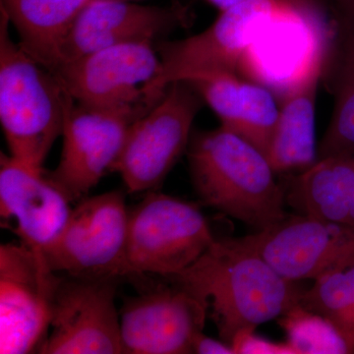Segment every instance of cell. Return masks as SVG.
<instances>
[{"label": "cell", "mask_w": 354, "mask_h": 354, "mask_svg": "<svg viewBox=\"0 0 354 354\" xmlns=\"http://www.w3.org/2000/svg\"><path fill=\"white\" fill-rule=\"evenodd\" d=\"M71 203L44 169L1 153L0 215L21 243L44 256L66 225Z\"/></svg>", "instance_id": "obj_15"}, {"label": "cell", "mask_w": 354, "mask_h": 354, "mask_svg": "<svg viewBox=\"0 0 354 354\" xmlns=\"http://www.w3.org/2000/svg\"><path fill=\"white\" fill-rule=\"evenodd\" d=\"M167 279L208 302L221 339L230 346L239 335L286 315L306 290L239 239H215L196 262Z\"/></svg>", "instance_id": "obj_1"}, {"label": "cell", "mask_w": 354, "mask_h": 354, "mask_svg": "<svg viewBox=\"0 0 354 354\" xmlns=\"http://www.w3.org/2000/svg\"><path fill=\"white\" fill-rule=\"evenodd\" d=\"M92 0H0L23 50L53 72L58 48Z\"/></svg>", "instance_id": "obj_20"}, {"label": "cell", "mask_w": 354, "mask_h": 354, "mask_svg": "<svg viewBox=\"0 0 354 354\" xmlns=\"http://www.w3.org/2000/svg\"><path fill=\"white\" fill-rule=\"evenodd\" d=\"M192 353L198 354H232L235 353L230 344L223 342V339H213L207 337L204 333H200L195 337L192 344Z\"/></svg>", "instance_id": "obj_25"}, {"label": "cell", "mask_w": 354, "mask_h": 354, "mask_svg": "<svg viewBox=\"0 0 354 354\" xmlns=\"http://www.w3.org/2000/svg\"><path fill=\"white\" fill-rule=\"evenodd\" d=\"M337 22L332 58L335 106L318 148L319 158L354 150V34Z\"/></svg>", "instance_id": "obj_21"}, {"label": "cell", "mask_w": 354, "mask_h": 354, "mask_svg": "<svg viewBox=\"0 0 354 354\" xmlns=\"http://www.w3.org/2000/svg\"><path fill=\"white\" fill-rule=\"evenodd\" d=\"M185 82L213 109L221 127L246 139L267 156L279 108L270 88L241 78L237 72H216Z\"/></svg>", "instance_id": "obj_17"}, {"label": "cell", "mask_w": 354, "mask_h": 354, "mask_svg": "<svg viewBox=\"0 0 354 354\" xmlns=\"http://www.w3.org/2000/svg\"><path fill=\"white\" fill-rule=\"evenodd\" d=\"M297 353L354 354L353 346L323 316L297 305L279 319Z\"/></svg>", "instance_id": "obj_23"}, {"label": "cell", "mask_w": 354, "mask_h": 354, "mask_svg": "<svg viewBox=\"0 0 354 354\" xmlns=\"http://www.w3.org/2000/svg\"><path fill=\"white\" fill-rule=\"evenodd\" d=\"M115 291L113 279L62 277L38 353H123Z\"/></svg>", "instance_id": "obj_13"}, {"label": "cell", "mask_w": 354, "mask_h": 354, "mask_svg": "<svg viewBox=\"0 0 354 354\" xmlns=\"http://www.w3.org/2000/svg\"><path fill=\"white\" fill-rule=\"evenodd\" d=\"M62 277L24 244L0 246V353H38Z\"/></svg>", "instance_id": "obj_9"}, {"label": "cell", "mask_w": 354, "mask_h": 354, "mask_svg": "<svg viewBox=\"0 0 354 354\" xmlns=\"http://www.w3.org/2000/svg\"><path fill=\"white\" fill-rule=\"evenodd\" d=\"M152 108L92 109L70 100L62 130V157L48 177L70 201H81L111 171L132 123Z\"/></svg>", "instance_id": "obj_10"}, {"label": "cell", "mask_w": 354, "mask_h": 354, "mask_svg": "<svg viewBox=\"0 0 354 354\" xmlns=\"http://www.w3.org/2000/svg\"><path fill=\"white\" fill-rule=\"evenodd\" d=\"M202 102L190 84L174 82L148 113L132 123L111 169L120 174L129 192H149L164 181L187 150Z\"/></svg>", "instance_id": "obj_7"}, {"label": "cell", "mask_w": 354, "mask_h": 354, "mask_svg": "<svg viewBox=\"0 0 354 354\" xmlns=\"http://www.w3.org/2000/svg\"><path fill=\"white\" fill-rule=\"evenodd\" d=\"M128 220L121 191L84 198L57 241L44 251L46 264L51 271L74 278L128 276Z\"/></svg>", "instance_id": "obj_8"}, {"label": "cell", "mask_w": 354, "mask_h": 354, "mask_svg": "<svg viewBox=\"0 0 354 354\" xmlns=\"http://www.w3.org/2000/svg\"><path fill=\"white\" fill-rule=\"evenodd\" d=\"M150 41H128L88 53L53 72L81 106L100 109L153 106L145 88L160 68Z\"/></svg>", "instance_id": "obj_11"}, {"label": "cell", "mask_w": 354, "mask_h": 354, "mask_svg": "<svg viewBox=\"0 0 354 354\" xmlns=\"http://www.w3.org/2000/svg\"><path fill=\"white\" fill-rule=\"evenodd\" d=\"M302 0H281L278 11L239 66L249 80L281 97L318 65H328L337 36Z\"/></svg>", "instance_id": "obj_6"}, {"label": "cell", "mask_w": 354, "mask_h": 354, "mask_svg": "<svg viewBox=\"0 0 354 354\" xmlns=\"http://www.w3.org/2000/svg\"><path fill=\"white\" fill-rule=\"evenodd\" d=\"M283 185L297 214L354 225V150L318 158Z\"/></svg>", "instance_id": "obj_19"}, {"label": "cell", "mask_w": 354, "mask_h": 354, "mask_svg": "<svg viewBox=\"0 0 354 354\" xmlns=\"http://www.w3.org/2000/svg\"><path fill=\"white\" fill-rule=\"evenodd\" d=\"M299 305L330 321L354 349V260L316 279Z\"/></svg>", "instance_id": "obj_22"}, {"label": "cell", "mask_w": 354, "mask_h": 354, "mask_svg": "<svg viewBox=\"0 0 354 354\" xmlns=\"http://www.w3.org/2000/svg\"><path fill=\"white\" fill-rule=\"evenodd\" d=\"M128 1H137V0H128Z\"/></svg>", "instance_id": "obj_28"}, {"label": "cell", "mask_w": 354, "mask_h": 354, "mask_svg": "<svg viewBox=\"0 0 354 354\" xmlns=\"http://www.w3.org/2000/svg\"><path fill=\"white\" fill-rule=\"evenodd\" d=\"M281 0H247L220 12L206 30L181 41L160 46L157 75L145 88L158 102L171 84L216 72H239L241 59L262 34Z\"/></svg>", "instance_id": "obj_5"}, {"label": "cell", "mask_w": 354, "mask_h": 354, "mask_svg": "<svg viewBox=\"0 0 354 354\" xmlns=\"http://www.w3.org/2000/svg\"><path fill=\"white\" fill-rule=\"evenodd\" d=\"M10 25L0 9V123L10 155L44 169L72 97L53 72L14 43Z\"/></svg>", "instance_id": "obj_3"}, {"label": "cell", "mask_w": 354, "mask_h": 354, "mask_svg": "<svg viewBox=\"0 0 354 354\" xmlns=\"http://www.w3.org/2000/svg\"><path fill=\"white\" fill-rule=\"evenodd\" d=\"M209 6L215 7L220 12L232 8V7L239 6L247 0H204Z\"/></svg>", "instance_id": "obj_27"}, {"label": "cell", "mask_w": 354, "mask_h": 354, "mask_svg": "<svg viewBox=\"0 0 354 354\" xmlns=\"http://www.w3.org/2000/svg\"><path fill=\"white\" fill-rule=\"evenodd\" d=\"M328 65H318L281 95L267 157L278 174L295 176L318 160L316 100Z\"/></svg>", "instance_id": "obj_18"}, {"label": "cell", "mask_w": 354, "mask_h": 354, "mask_svg": "<svg viewBox=\"0 0 354 354\" xmlns=\"http://www.w3.org/2000/svg\"><path fill=\"white\" fill-rule=\"evenodd\" d=\"M239 239L288 281H315L354 260V225L300 214Z\"/></svg>", "instance_id": "obj_12"}, {"label": "cell", "mask_w": 354, "mask_h": 354, "mask_svg": "<svg viewBox=\"0 0 354 354\" xmlns=\"http://www.w3.org/2000/svg\"><path fill=\"white\" fill-rule=\"evenodd\" d=\"M162 286L130 298L120 313L122 353H192L209 304L183 286Z\"/></svg>", "instance_id": "obj_14"}, {"label": "cell", "mask_w": 354, "mask_h": 354, "mask_svg": "<svg viewBox=\"0 0 354 354\" xmlns=\"http://www.w3.org/2000/svg\"><path fill=\"white\" fill-rule=\"evenodd\" d=\"M196 204L149 191L128 220V276L171 278L199 259L215 241Z\"/></svg>", "instance_id": "obj_4"}, {"label": "cell", "mask_w": 354, "mask_h": 354, "mask_svg": "<svg viewBox=\"0 0 354 354\" xmlns=\"http://www.w3.org/2000/svg\"><path fill=\"white\" fill-rule=\"evenodd\" d=\"M337 20L354 34V0H330Z\"/></svg>", "instance_id": "obj_26"}, {"label": "cell", "mask_w": 354, "mask_h": 354, "mask_svg": "<svg viewBox=\"0 0 354 354\" xmlns=\"http://www.w3.org/2000/svg\"><path fill=\"white\" fill-rule=\"evenodd\" d=\"M200 201L261 232L283 220L285 185L269 158L239 135L220 127L197 132L187 148Z\"/></svg>", "instance_id": "obj_2"}, {"label": "cell", "mask_w": 354, "mask_h": 354, "mask_svg": "<svg viewBox=\"0 0 354 354\" xmlns=\"http://www.w3.org/2000/svg\"><path fill=\"white\" fill-rule=\"evenodd\" d=\"M184 7L141 6L128 0H92L58 48L55 72L88 53L128 41H150L183 24Z\"/></svg>", "instance_id": "obj_16"}, {"label": "cell", "mask_w": 354, "mask_h": 354, "mask_svg": "<svg viewBox=\"0 0 354 354\" xmlns=\"http://www.w3.org/2000/svg\"><path fill=\"white\" fill-rule=\"evenodd\" d=\"M232 346L235 353H297L288 342L279 344L269 341L256 335L255 330H249L235 337Z\"/></svg>", "instance_id": "obj_24"}]
</instances>
